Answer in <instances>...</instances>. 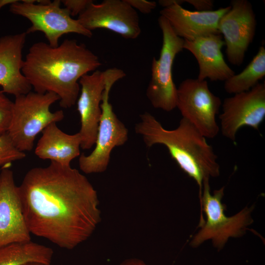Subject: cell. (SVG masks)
I'll return each instance as SVG.
<instances>
[{"mask_svg": "<svg viewBox=\"0 0 265 265\" xmlns=\"http://www.w3.org/2000/svg\"><path fill=\"white\" fill-rule=\"evenodd\" d=\"M31 234L73 249L88 239L101 220L96 190L70 165L51 161L30 169L19 186Z\"/></svg>", "mask_w": 265, "mask_h": 265, "instance_id": "obj_1", "label": "cell"}, {"mask_svg": "<svg viewBox=\"0 0 265 265\" xmlns=\"http://www.w3.org/2000/svg\"><path fill=\"white\" fill-rule=\"evenodd\" d=\"M101 65L98 56L85 44L65 39L57 47L42 41L32 44L22 71L34 92L54 93L60 106L69 108L79 97L80 79Z\"/></svg>", "mask_w": 265, "mask_h": 265, "instance_id": "obj_2", "label": "cell"}, {"mask_svg": "<svg viewBox=\"0 0 265 265\" xmlns=\"http://www.w3.org/2000/svg\"><path fill=\"white\" fill-rule=\"evenodd\" d=\"M135 126L148 148L164 145L180 168L197 184L201 197L203 184L220 174V165L213 148L189 122L182 118L178 126L167 130L151 114L145 112Z\"/></svg>", "mask_w": 265, "mask_h": 265, "instance_id": "obj_3", "label": "cell"}, {"mask_svg": "<svg viewBox=\"0 0 265 265\" xmlns=\"http://www.w3.org/2000/svg\"><path fill=\"white\" fill-rule=\"evenodd\" d=\"M59 101L54 93L30 91L15 97L12 117L7 134L16 147L24 152L32 150L36 136L49 125L62 121V110L51 111Z\"/></svg>", "mask_w": 265, "mask_h": 265, "instance_id": "obj_4", "label": "cell"}, {"mask_svg": "<svg viewBox=\"0 0 265 265\" xmlns=\"http://www.w3.org/2000/svg\"><path fill=\"white\" fill-rule=\"evenodd\" d=\"M203 191L200 200L201 213L203 210L206 219L200 230L190 241L192 247H197L204 242L211 240L218 250L223 248L230 238L240 237L244 234L247 227L252 224L253 208H244L232 216L225 214L224 204L222 202L224 187L210 191L209 180L204 181Z\"/></svg>", "mask_w": 265, "mask_h": 265, "instance_id": "obj_5", "label": "cell"}, {"mask_svg": "<svg viewBox=\"0 0 265 265\" xmlns=\"http://www.w3.org/2000/svg\"><path fill=\"white\" fill-rule=\"evenodd\" d=\"M37 1L19 0L9 5L11 13L30 22L26 34L42 32L52 47L58 46L59 38L64 34L77 33L89 38L92 36L91 31L84 28L78 19L72 18L67 9L61 7V0H49L43 3Z\"/></svg>", "mask_w": 265, "mask_h": 265, "instance_id": "obj_6", "label": "cell"}, {"mask_svg": "<svg viewBox=\"0 0 265 265\" xmlns=\"http://www.w3.org/2000/svg\"><path fill=\"white\" fill-rule=\"evenodd\" d=\"M158 24L162 34V44L159 58H153L151 78L146 94L154 108L169 112L177 105V88L172 76L173 62L183 50L184 40L175 33L164 17L160 15Z\"/></svg>", "mask_w": 265, "mask_h": 265, "instance_id": "obj_7", "label": "cell"}, {"mask_svg": "<svg viewBox=\"0 0 265 265\" xmlns=\"http://www.w3.org/2000/svg\"><path fill=\"white\" fill-rule=\"evenodd\" d=\"M222 102L209 89L206 80L187 79L177 88L176 107L183 118L205 137L216 136L219 127L216 121Z\"/></svg>", "mask_w": 265, "mask_h": 265, "instance_id": "obj_8", "label": "cell"}, {"mask_svg": "<svg viewBox=\"0 0 265 265\" xmlns=\"http://www.w3.org/2000/svg\"><path fill=\"white\" fill-rule=\"evenodd\" d=\"M116 81L115 78L109 79L103 92L101 104L102 114L95 148L88 155L81 154L80 156L79 167L85 174L105 172L109 163L112 150L124 145L128 140V129L117 117L109 102L110 91Z\"/></svg>", "mask_w": 265, "mask_h": 265, "instance_id": "obj_9", "label": "cell"}, {"mask_svg": "<svg viewBox=\"0 0 265 265\" xmlns=\"http://www.w3.org/2000/svg\"><path fill=\"white\" fill-rule=\"evenodd\" d=\"M219 116L222 135L235 142L239 129L248 126L258 130L265 118V83L224 99Z\"/></svg>", "mask_w": 265, "mask_h": 265, "instance_id": "obj_10", "label": "cell"}, {"mask_svg": "<svg viewBox=\"0 0 265 265\" xmlns=\"http://www.w3.org/2000/svg\"><path fill=\"white\" fill-rule=\"evenodd\" d=\"M230 6V9L220 18L218 29L224 37L228 61L240 66L254 39L257 22L249 1L232 0Z\"/></svg>", "mask_w": 265, "mask_h": 265, "instance_id": "obj_11", "label": "cell"}, {"mask_svg": "<svg viewBox=\"0 0 265 265\" xmlns=\"http://www.w3.org/2000/svg\"><path fill=\"white\" fill-rule=\"evenodd\" d=\"M120 69L112 68L104 71L96 70L83 76L79 80L80 93L77 101L80 116V148L91 149L95 145L102 114L101 104L108 80Z\"/></svg>", "mask_w": 265, "mask_h": 265, "instance_id": "obj_12", "label": "cell"}, {"mask_svg": "<svg viewBox=\"0 0 265 265\" xmlns=\"http://www.w3.org/2000/svg\"><path fill=\"white\" fill-rule=\"evenodd\" d=\"M77 19L91 31L104 28L128 39H136L141 33L137 12L126 0H104L98 4L92 1Z\"/></svg>", "mask_w": 265, "mask_h": 265, "instance_id": "obj_13", "label": "cell"}, {"mask_svg": "<svg viewBox=\"0 0 265 265\" xmlns=\"http://www.w3.org/2000/svg\"><path fill=\"white\" fill-rule=\"evenodd\" d=\"M30 235L13 172L3 168L0 172V246L30 241Z\"/></svg>", "mask_w": 265, "mask_h": 265, "instance_id": "obj_14", "label": "cell"}, {"mask_svg": "<svg viewBox=\"0 0 265 265\" xmlns=\"http://www.w3.org/2000/svg\"><path fill=\"white\" fill-rule=\"evenodd\" d=\"M164 8L160 15L168 22L175 33L186 40H193L211 34H220L218 29L221 17L230 6L215 10L190 11L177 3V0H160Z\"/></svg>", "mask_w": 265, "mask_h": 265, "instance_id": "obj_15", "label": "cell"}, {"mask_svg": "<svg viewBox=\"0 0 265 265\" xmlns=\"http://www.w3.org/2000/svg\"><path fill=\"white\" fill-rule=\"evenodd\" d=\"M26 35L24 32L0 37V86L3 92L15 97L32 88L22 71Z\"/></svg>", "mask_w": 265, "mask_h": 265, "instance_id": "obj_16", "label": "cell"}, {"mask_svg": "<svg viewBox=\"0 0 265 265\" xmlns=\"http://www.w3.org/2000/svg\"><path fill=\"white\" fill-rule=\"evenodd\" d=\"M224 45L221 34H211L191 41L184 40L183 49L190 52L197 61L198 80L225 81L235 74L224 59L221 49Z\"/></svg>", "mask_w": 265, "mask_h": 265, "instance_id": "obj_17", "label": "cell"}, {"mask_svg": "<svg viewBox=\"0 0 265 265\" xmlns=\"http://www.w3.org/2000/svg\"><path fill=\"white\" fill-rule=\"evenodd\" d=\"M42 133L35 149V154L39 158L69 166L74 159L80 155L81 137L79 132L66 133L54 123L47 126Z\"/></svg>", "mask_w": 265, "mask_h": 265, "instance_id": "obj_18", "label": "cell"}, {"mask_svg": "<svg viewBox=\"0 0 265 265\" xmlns=\"http://www.w3.org/2000/svg\"><path fill=\"white\" fill-rule=\"evenodd\" d=\"M53 250L30 241L0 246V265H25L31 262L51 264Z\"/></svg>", "mask_w": 265, "mask_h": 265, "instance_id": "obj_19", "label": "cell"}, {"mask_svg": "<svg viewBox=\"0 0 265 265\" xmlns=\"http://www.w3.org/2000/svg\"><path fill=\"white\" fill-rule=\"evenodd\" d=\"M265 76V48L261 46L252 60L241 72L224 81L226 92L235 94L247 91L259 83Z\"/></svg>", "mask_w": 265, "mask_h": 265, "instance_id": "obj_20", "label": "cell"}, {"mask_svg": "<svg viewBox=\"0 0 265 265\" xmlns=\"http://www.w3.org/2000/svg\"><path fill=\"white\" fill-rule=\"evenodd\" d=\"M26 156L16 147L7 133L0 136V167L21 160Z\"/></svg>", "mask_w": 265, "mask_h": 265, "instance_id": "obj_21", "label": "cell"}, {"mask_svg": "<svg viewBox=\"0 0 265 265\" xmlns=\"http://www.w3.org/2000/svg\"><path fill=\"white\" fill-rule=\"evenodd\" d=\"M13 102L0 90V136L6 133L9 128L13 113Z\"/></svg>", "mask_w": 265, "mask_h": 265, "instance_id": "obj_22", "label": "cell"}, {"mask_svg": "<svg viewBox=\"0 0 265 265\" xmlns=\"http://www.w3.org/2000/svg\"><path fill=\"white\" fill-rule=\"evenodd\" d=\"M93 1L92 0H62L61 3L67 9L71 16H79Z\"/></svg>", "mask_w": 265, "mask_h": 265, "instance_id": "obj_23", "label": "cell"}, {"mask_svg": "<svg viewBox=\"0 0 265 265\" xmlns=\"http://www.w3.org/2000/svg\"><path fill=\"white\" fill-rule=\"evenodd\" d=\"M135 10L137 9L143 14H149L157 6L155 1L146 0H126Z\"/></svg>", "mask_w": 265, "mask_h": 265, "instance_id": "obj_24", "label": "cell"}, {"mask_svg": "<svg viewBox=\"0 0 265 265\" xmlns=\"http://www.w3.org/2000/svg\"><path fill=\"white\" fill-rule=\"evenodd\" d=\"M182 2L191 4L197 11L211 10L213 6V1L212 0H182Z\"/></svg>", "mask_w": 265, "mask_h": 265, "instance_id": "obj_25", "label": "cell"}, {"mask_svg": "<svg viewBox=\"0 0 265 265\" xmlns=\"http://www.w3.org/2000/svg\"><path fill=\"white\" fill-rule=\"evenodd\" d=\"M120 265H149L138 258H129L123 261Z\"/></svg>", "mask_w": 265, "mask_h": 265, "instance_id": "obj_26", "label": "cell"}, {"mask_svg": "<svg viewBox=\"0 0 265 265\" xmlns=\"http://www.w3.org/2000/svg\"><path fill=\"white\" fill-rule=\"evenodd\" d=\"M19 0H0V10L7 5H11Z\"/></svg>", "mask_w": 265, "mask_h": 265, "instance_id": "obj_27", "label": "cell"}, {"mask_svg": "<svg viewBox=\"0 0 265 265\" xmlns=\"http://www.w3.org/2000/svg\"><path fill=\"white\" fill-rule=\"evenodd\" d=\"M25 265H53L52 264H44L38 262H31L25 264Z\"/></svg>", "mask_w": 265, "mask_h": 265, "instance_id": "obj_28", "label": "cell"}]
</instances>
